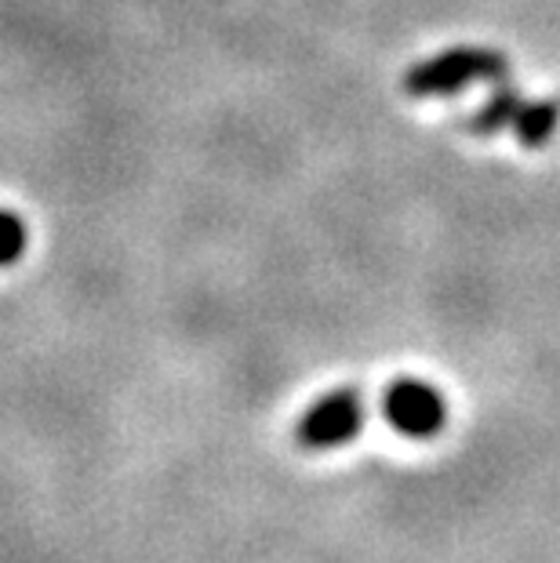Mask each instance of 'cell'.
<instances>
[{
    "label": "cell",
    "mask_w": 560,
    "mask_h": 563,
    "mask_svg": "<svg viewBox=\"0 0 560 563\" xmlns=\"http://www.w3.org/2000/svg\"><path fill=\"white\" fill-rule=\"evenodd\" d=\"M22 244H26V233H22V222L15 214L0 211V266L15 262L22 255Z\"/></svg>",
    "instance_id": "obj_3"
},
{
    "label": "cell",
    "mask_w": 560,
    "mask_h": 563,
    "mask_svg": "<svg viewBox=\"0 0 560 563\" xmlns=\"http://www.w3.org/2000/svg\"><path fill=\"white\" fill-rule=\"evenodd\" d=\"M383 407H386L389 426L397 429L400 437H411V440H426V437L440 433V429H444V418H448L444 397L419 378L393 382Z\"/></svg>",
    "instance_id": "obj_2"
},
{
    "label": "cell",
    "mask_w": 560,
    "mask_h": 563,
    "mask_svg": "<svg viewBox=\"0 0 560 563\" xmlns=\"http://www.w3.org/2000/svg\"><path fill=\"white\" fill-rule=\"evenodd\" d=\"M364 426V400L361 393L339 389L320 397L299 422V443L309 451H336L342 443L356 440Z\"/></svg>",
    "instance_id": "obj_1"
}]
</instances>
